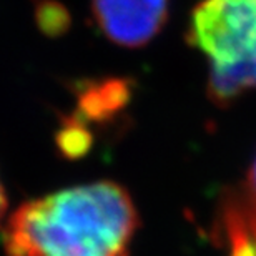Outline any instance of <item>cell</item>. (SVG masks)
<instances>
[{
  "label": "cell",
  "instance_id": "cell-1",
  "mask_svg": "<svg viewBox=\"0 0 256 256\" xmlns=\"http://www.w3.org/2000/svg\"><path fill=\"white\" fill-rule=\"evenodd\" d=\"M138 226L130 194L96 182L24 203L4 232L5 256H128Z\"/></svg>",
  "mask_w": 256,
  "mask_h": 256
},
{
  "label": "cell",
  "instance_id": "cell-2",
  "mask_svg": "<svg viewBox=\"0 0 256 256\" xmlns=\"http://www.w3.org/2000/svg\"><path fill=\"white\" fill-rule=\"evenodd\" d=\"M188 40L210 62V96L228 105L256 88V0H203Z\"/></svg>",
  "mask_w": 256,
  "mask_h": 256
},
{
  "label": "cell",
  "instance_id": "cell-3",
  "mask_svg": "<svg viewBox=\"0 0 256 256\" xmlns=\"http://www.w3.org/2000/svg\"><path fill=\"white\" fill-rule=\"evenodd\" d=\"M94 15L112 42L142 47L155 37L168 15L166 0H94Z\"/></svg>",
  "mask_w": 256,
  "mask_h": 256
},
{
  "label": "cell",
  "instance_id": "cell-4",
  "mask_svg": "<svg viewBox=\"0 0 256 256\" xmlns=\"http://www.w3.org/2000/svg\"><path fill=\"white\" fill-rule=\"evenodd\" d=\"M130 98V86L124 80L88 84L78 96V114L88 120H105L116 114Z\"/></svg>",
  "mask_w": 256,
  "mask_h": 256
},
{
  "label": "cell",
  "instance_id": "cell-5",
  "mask_svg": "<svg viewBox=\"0 0 256 256\" xmlns=\"http://www.w3.org/2000/svg\"><path fill=\"white\" fill-rule=\"evenodd\" d=\"M54 7H55L54 4L45 5V7L40 8V14H38L40 25H42V28L48 30V34H55L57 28H64V25H65L64 8H60L58 12H55Z\"/></svg>",
  "mask_w": 256,
  "mask_h": 256
},
{
  "label": "cell",
  "instance_id": "cell-6",
  "mask_svg": "<svg viewBox=\"0 0 256 256\" xmlns=\"http://www.w3.org/2000/svg\"><path fill=\"white\" fill-rule=\"evenodd\" d=\"M244 200H248V202L256 208V158H254V162L252 165V170H250L248 186H246V194H244Z\"/></svg>",
  "mask_w": 256,
  "mask_h": 256
},
{
  "label": "cell",
  "instance_id": "cell-7",
  "mask_svg": "<svg viewBox=\"0 0 256 256\" xmlns=\"http://www.w3.org/2000/svg\"><path fill=\"white\" fill-rule=\"evenodd\" d=\"M5 208H7V198H5L4 186H2V183H0V220H2V216H4Z\"/></svg>",
  "mask_w": 256,
  "mask_h": 256
}]
</instances>
